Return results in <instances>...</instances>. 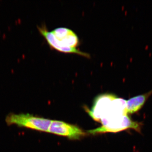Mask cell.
Wrapping results in <instances>:
<instances>
[{
	"label": "cell",
	"mask_w": 152,
	"mask_h": 152,
	"mask_svg": "<svg viewBox=\"0 0 152 152\" xmlns=\"http://www.w3.org/2000/svg\"><path fill=\"white\" fill-rule=\"evenodd\" d=\"M37 28L51 48L63 53H75L90 58L88 54L76 48L79 45V40L77 36L72 30L61 27L50 32L45 25L38 26Z\"/></svg>",
	"instance_id": "6da1fadb"
},
{
	"label": "cell",
	"mask_w": 152,
	"mask_h": 152,
	"mask_svg": "<svg viewBox=\"0 0 152 152\" xmlns=\"http://www.w3.org/2000/svg\"><path fill=\"white\" fill-rule=\"evenodd\" d=\"M8 125H16L43 132H48L52 120L40 118L28 114H11L6 118Z\"/></svg>",
	"instance_id": "7a4b0ae2"
},
{
	"label": "cell",
	"mask_w": 152,
	"mask_h": 152,
	"mask_svg": "<svg viewBox=\"0 0 152 152\" xmlns=\"http://www.w3.org/2000/svg\"><path fill=\"white\" fill-rule=\"evenodd\" d=\"M141 122L132 121L127 115L118 121L110 122L102 125L100 127L88 131V132L93 134H102L108 132H118L128 129H134L140 133Z\"/></svg>",
	"instance_id": "3957f363"
},
{
	"label": "cell",
	"mask_w": 152,
	"mask_h": 152,
	"mask_svg": "<svg viewBox=\"0 0 152 152\" xmlns=\"http://www.w3.org/2000/svg\"><path fill=\"white\" fill-rule=\"evenodd\" d=\"M48 132L73 140L80 139L86 135L84 132L77 126L59 121H52Z\"/></svg>",
	"instance_id": "277c9868"
},
{
	"label": "cell",
	"mask_w": 152,
	"mask_h": 152,
	"mask_svg": "<svg viewBox=\"0 0 152 152\" xmlns=\"http://www.w3.org/2000/svg\"><path fill=\"white\" fill-rule=\"evenodd\" d=\"M116 97L112 94L99 95L95 99L93 107L88 111L90 115L95 121H100L108 111L112 102Z\"/></svg>",
	"instance_id": "5b68a950"
},
{
	"label": "cell",
	"mask_w": 152,
	"mask_h": 152,
	"mask_svg": "<svg viewBox=\"0 0 152 152\" xmlns=\"http://www.w3.org/2000/svg\"><path fill=\"white\" fill-rule=\"evenodd\" d=\"M152 95V90L146 93L138 95L126 101V110L127 113L134 114L142 108L147 100Z\"/></svg>",
	"instance_id": "8992f818"
}]
</instances>
